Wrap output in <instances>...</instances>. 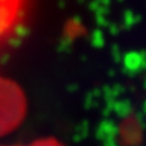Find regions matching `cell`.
<instances>
[{
  "label": "cell",
  "mask_w": 146,
  "mask_h": 146,
  "mask_svg": "<svg viewBox=\"0 0 146 146\" xmlns=\"http://www.w3.org/2000/svg\"><path fill=\"white\" fill-rule=\"evenodd\" d=\"M31 146H63V145L57 143L54 139H42V140H38L35 143H33Z\"/></svg>",
  "instance_id": "2"
},
{
  "label": "cell",
  "mask_w": 146,
  "mask_h": 146,
  "mask_svg": "<svg viewBox=\"0 0 146 146\" xmlns=\"http://www.w3.org/2000/svg\"><path fill=\"white\" fill-rule=\"evenodd\" d=\"M26 113V100L16 83L0 77V135L20 125Z\"/></svg>",
  "instance_id": "1"
}]
</instances>
